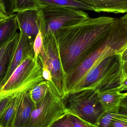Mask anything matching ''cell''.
<instances>
[{
    "label": "cell",
    "mask_w": 127,
    "mask_h": 127,
    "mask_svg": "<svg viewBox=\"0 0 127 127\" xmlns=\"http://www.w3.org/2000/svg\"><path fill=\"white\" fill-rule=\"evenodd\" d=\"M115 18L101 16L63 28L54 33L60 60L68 76L106 39Z\"/></svg>",
    "instance_id": "1"
},
{
    "label": "cell",
    "mask_w": 127,
    "mask_h": 127,
    "mask_svg": "<svg viewBox=\"0 0 127 127\" xmlns=\"http://www.w3.org/2000/svg\"><path fill=\"white\" fill-rule=\"evenodd\" d=\"M127 50V15L115 18L106 39L80 65L67 76L66 85L69 94L79 81L93 67L110 56L122 54Z\"/></svg>",
    "instance_id": "2"
},
{
    "label": "cell",
    "mask_w": 127,
    "mask_h": 127,
    "mask_svg": "<svg viewBox=\"0 0 127 127\" xmlns=\"http://www.w3.org/2000/svg\"><path fill=\"white\" fill-rule=\"evenodd\" d=\"M124 53L109 57L92 68L69 94L85 89L98 92L119 87L127 67V53Z\"/></svg>",
    "instance_id": "3"
},
{
    "label": "cell",
    "mask_w": 127,
    "mask_h": 127,
    "mask_svg": "<svg viewBox=\"0 0 127 127\" xmlns=\"http://www.w3.org/2000/svg\"><path fill=\"white\" fill-rule=\"evenodd\" d=\"M45 80L42 67L38 59L31 56L24 60L15 69L6 83L0 87V97L30 92Z\"/></svg>",
    "instance_id": "4"
},
{
    "label": "cell",
    "mask_w": 127,
    "mask_h": 127,
    "mask_svg": "<svg viewBox=\"0 0 127 127\" xmlns=\"http://www.w3.org/2000/svg\"><path fill=\"white\" fill-rule=\"evenodd\" d=\"M97 92L93 89H85L69 94L62 99L66 112L94 127L106 111L99 101Z\"/></svg>",
    "instance_id": "5"
},
{
    "label": "cell",
    "mask_w": 127,
    "mask_h": 127,
    "mask_svg": "<svg viewBox=\"0 0 127 127\" xmlns=\"http://www.w3.org/2000/svg\"><path fill=\"white\" fill-rule=\"evenodd\" d=\"M42 35V47L38 57L41 65H45L52 77L54 93L63 99L67 95V76L64 72L60 60L57 42L54 34L44 33Z\"/></svg>",
    "instance_id": "6"
},
{
    "label": "cell",
    "mask_w": 127,
    "mask_h": 127,
    "mask_svg": "<svg viewBox=\"0 0 127 127\" xmlns=\"http://www.w3.org/2000/svg\"><path fill=\"white\" fill-rule=\"evenodd\" d=\"M40 31L54 33L62 28L72 26L90 18L81 10L65 7L45 6L40 10Z\"/></svg>",
    "instance_id": "7"
},
{
    "label": "cell",
    "mask_w": 127,
    "mask_h": 127,
    "mask_svg": "<svg viewBox=\"0 0 127 127\" xmlns=\"http://www.w3.org/2000/svg\"><path fill=\"white\" fill-rule=\"evenodd\" d=\"M65 113L62 99L54 93L49 86L47 94L42 100L34 105L23 127H50Z\"/></svg>",
    "instance_id": "8"
},
{
    "label": "cell",
    "mask_w": 127,
    "mask_h": 127,
    "mask_svg": "<svg viewBox=\"0 0 127 127\" xmlns=\"http://www.w3.org/2000/svg\"><path fill=\"white\" fill-rule=\"evenodd\" d=\"M20 33L19 39L14 55L13 57L8 71L5 78L1 82V87L8 80L15 69L26 59L31 56H34L33 50L34 39L30 38Z\"/></svg>",
    "instance_id": "9"
},
{
    "label": "cell",
    "mask_w": 127,
    "mask_h": 127,
    "mask_svg": "<svg viewBox=\"0 0 127 127\" xmlns=\"http://www.w3.org/2000/svg\"><path fill=\"white\" fill-rule=\"evenodd\" d=\"M119 87L98 92L101 104L106 111L127 109V94L122 93Z\"/></svg>",
    "instance_id": "10"
},
{
    "label": "cell",
    "mask_w": 127,
    "mask_h": 127,
    "mask_svg": "<svg viewBox=\"0 0 127 127\" xmlns=\"http://www.w3.org/2000/svg\"><path fill=\"white\" fill-rule=\"evenodd\" d=\"M39 10H27L16 13L19 32L30 38L34 39L39 31Z\"/></svg>",
    "instance_id": "11"
},
{
    "label": "cell",
    "mask_w": 127,
    "mask_h": 127,
    "mask_svg": "<svg viewBox=\"0 0 127 127\" xmlns=\"http://www.w3.org/2000/svg\"><path fill=\"white\" fill-rule=\"evenodd\" d=\"M29 92L21 93L10 127H23L34 108Z\"/></svg>",
    "instance_id": "12"
},
{
    "label": "cell",
    "mask_w": 127,
    "mask_h": 127,
    "mask_svg": "<svg viewBox=\"0 0 127 127\" xmlns=\"http://www.w3.org/2000/svg\"><path fill=\"white\" fill-rule=\"evenodd\" d=\"M97 13H124L127 12V0H92L88 4Z\"/></svg>",
    "instance_id": "13"
},
{
    "label": "cell",
    "mask_w": 127,
    "mask_h": 127,
    "mask_svg": "<svg viewBox=\"0 0 127 127\" xmlns=\"http://www.w3.org/2000/svg\"><path fill=\"white\" fill-rule=\"evenodd\" d=\"M20 33L18 31L10 40L0 59V85L8 71L13 57L19 39Z\"/></svg>",
    "instance_id": "14"
},
{
    "label": "cell",
    "mask_w": 127,
    "mask_h": 127,
    "mask_svg": "<svg viewBox=\"0 0 127 127\" xmlns=\"http://www.w3.org/2000/svg\"><path fill=\"white\" fill-rule=\"evenodd\" d=\"M19 31L16 14L0 21V48L8 42Z\"/></svg>",
    "instance_id": "15"
},
{
    "label": "cell",
    "mask_w": 127,
    "mask_h": 127,
    "mask_svg": "<svg viewBox=\"0 0 127 127\" xmlns=\"http://www.w3.org/2000/svg\"><path fill=\"white\" fill-rule=\"evenodd\" d=\"M21 93L11 95L9 102L0 115V127H10Z\"/></svg>",
    "instance_id": "16"
},
{
    "label": "cell",
    "mask_w": 127,
    "mask_h": 127,
    "mask_svg": "<svg viewBox=\"0 0 127 127\" xmlns=\"http://www.w3.org/2000/svg\"><path fill=\"white\" fill-rule=\"evenodd\" d=\"M44 6L65 7L77 9L94 11L93 7L78 0H39Z\"/></svg>",
    "instance_id": "17"
},
{
    "label": "cell",
    "mask_w": 127,
    "mask_h": 127,
    "mask_svg": "<svg viewBox=\"0 0 127 127\" xmlns=\"http://www.w3.org/2000/svg\"><path fill=\"white\" fill-rule=\"evenodd\" d=\"M44 6L39 0H14L13 11L15 13L27 10H39Z\"/></svg>",
    "instance_id": "18"
},
{
    "label": "cell",
    "mask_w": 127,
    "mask_h": 127,
    "mask_svg": "<svg viewBox=\"0 0 127 127\" xmlns=\"http://www.w3.org/2000/svg\"><path fill=\"white\" fill-rule=\"evenodd\" d=\"M49 89V85L45 80L35 86L29 92L30 97L34 105L45 97Z\"/></svg>",
    "instance_id": "19"
},
{
    "label": "cell",
    "mask_w": 127,
    "mask_h": 127,
    "mask_svg": "<svg viewBox=\"0 0 127 127\" xmlns=\"http://www.w3.org/2000/svg\"><path fill=\"white\" fill-rule=\"evenodd\" d=\"M121 113H127V110L105 111L99 118L96 125L93 127H108L112 119Z\"/></svg>",
    "instance_id": "20"
},
{
    "label": "cell",
    "mask_w": 127,
    "mask_h": 127,
    "mask_svg": "<svg viewBox=\"0 0 127 127\" xmlns=\"http://www.w3.org/2000/svg\"><path fill=\"white\" fill-rule=\"evenodd\" d=\"M108 127H127V113H121L115 116Z\"/></svg>",
    "instance_id": "21"
},
{
    "label": "cell",
    "mask_w": 127,
    "mask_h": 127,
    "mask_svg": "<svg viewBox=\"0 0 127 127\" xmlns=\"http://www.w3.org/2000/svg\"><path fill=\"white\" fill-rule=\"evenodd\" d=\"M42 35L41 31L39 30L34 39L33 42V50L34 57L36 59H38L39 55L42 50Z\"/></svg>",
    "instance_id": "22"
},
{
    "label": "cell",
    "mask_w": 127,
    "mask_h": 127,
    "mask_svg": "<svg viewBox=\"0 0 127 127\" xmlns=\"http://www.w3.org/2000/svg\"><path fill=\"white\" fill-rule=\"evenodd\" d=\"M50 127H72L68 117V113H66L54 122Z\"/></svg>",
    "instance_id": "23"
},
{
    "label": "cell",
    "mask_w": 127,
    "mask_h": 127,
    "mask_svg": "<svg viewBox=\"0 0 127 127\" xmlns=\"http://www.w3.org/2000/svg\"><path fill=\"white\" fill-rule=\"evenodd\" d=\"M68 117L72 127H91L86 122L74 115L68 113Z\"/></svg>",
    "instance_id": "24"
},
{
    "label": "cell",
    "mask_w": 127,
    "mask_h": 127,
    "mask_svg": "<svg viewBox=\"0 0 127 127\" xmlns=\"http://www.w3.org/2000/svg\"><path fill=\"white\" fill-rule=\"evenodd\" d=\"M5 8L6 12L8 16L14 14L13 12L14 0H0Z\"/></svg>",
    "instance_id": "25"
},
{
    "label": "cell",
    "mask_w": 127,
    "mask_h": 127,
    "mask_svg": "<svg viewBox=\"0 0 127 127\" xmlns=\"http://www.w3.org/2000/svg\"><path fill=\"white\" fill-rule=\"evenodd\" d=\"M11 96L0 97V115L9 102Z\"/></svg>",
    "instance_id": "26"
},
{
    "label": "cell",
    "mask_w": 127,
    "mask_h": 127,
    "mask_svg": "<svg viewBox=\"0 0 127 127\" xmlns=\"http://www.w3.org/2000/svg\"><path fill=\"white\" fill-rule=\"evenodd\" d=\"M9 41L6 44H5L2 47L0 48V59L1 58L3 53L4 52V51H5L7 46V44H8V43H9Z\"/></svg>",
    "instance_id": "27"
},
{
    "label": "cell",
    "mask_w": 127,
    "mask_h": 127,
    "mask_svg": "<svg viewBox=\"0 0 127 127\" xmlns=\"http://www.w3.org/2000/svg\"><path fill=\"white\" fill-rule=\"evenodd\" d=\"M78 0L81 1V2H83V3H84L88 5L89 3H90L92 0Z\"/></svg>",
    "instance_id": "28"
},
{
    "label": "cell",
    "mask_w": 127,
    "mask_h": 127,
    "mask_svg": "<svg viewBox=\"0 0 127 127\" xmlns=\"http://www.w3.org/2000/svg\"><path fill=\"white\" fill-rule=\"evenodd\" d=\"M0 4H3H3H2V2H1V1L0 0Z\"/></svg>",
    "instance_id": "29"
},
{
    "label": "cell",
    "mask_w": 127,
    "mask_h": 127,
    "mask_svg": "<svg viewBox=\"0 0 127 127\" xmlns=\"http://www.w3.org/2000/svg\"></svg>",
    "instance_id": "30"
}]
</instances>
